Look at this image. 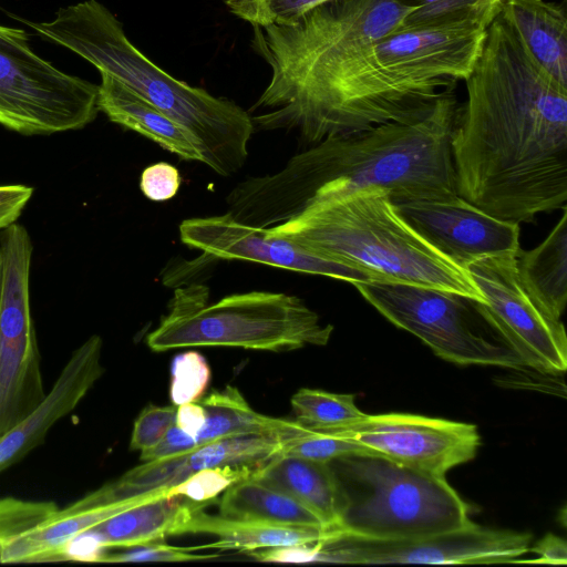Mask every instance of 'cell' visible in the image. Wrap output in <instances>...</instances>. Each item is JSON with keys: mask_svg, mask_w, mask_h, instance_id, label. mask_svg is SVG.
Here are the masks:
<instances>
[{"mask_svg": "<svg viewBox=\"0 0 567 567\" xmlns=\"http://www.w3.org/2000/svg\"><path fill=\"white\" fill-rule=\"evenodd\" d=\"M451 137L457 194L511 223L566 206L567 87L497 13Z\"/></svg>", "mask_w": 567, "mask_h": 567, "instance_id": "1", "label": "cell"}, {"mask_svg": "<svg viewBox=\"0 0 567 567\" xmlns=\"http://www.w3.org/2000/svg\"><path fill=\"white\" fill-rule=\"evenodd\" d=\"M485 35L478 20L400 28L318 71L270 79L258 120L310 144L404 120L468 76Z\"/></svg>", "mask_w": 567, "mask_h": 567, "instance_id": "2", "label": "cell"}, {"mask_svg": "<svg viewBox=\"0 0 567 567\" xmlns=\"http://www.w3.org/2000/svg\"><path fill=\"white\" fill-rule=\"evenodd\" d=\"M458 109L451 86L404 120L327 137L279 172L239 182L226 196V213L270 228L365 188L383 189L392 202L456 194L451 137Z\"/></svg>", "mask_w": 567, "mask_h": 567, "instance_id": "3", "label": "cell"}, {"mask_svg": "<svg viewBox=\"0 0 567 567\" xmlns=\"http://www.w3.org/2000/svg\"><path fill=\"white\" fill-rule=\"evenodd\" d=\"M42 38L62 45L152 103L196 141L204 162L229 176L248 155L254 133L250 114L235 102L177 80L146 58L123 24L97 0L60 8L48 22L24 21Z\"/></svg>", "mask_w": 567, "mask_h": 567, "instance_id": "4", "label": "cell"}, {"mask_svg": "<svg viewBox=\"0 0 567 567\" xmlns=\"http://www.w3.org/2000/svg\"><path fill=\"white\" fill-rule=\"evenodd\" d=\"M269 230L365 274L370 281L429 287L484 302L466 269L413 229L383 189L319 203Z\"/></svg>", "mask_w": 567, "mask_h": 567, "instance_id": "5", "label": "cell"}, {"mask_svg": "<svg viewBox=\"0 0 567 567\" xmlns=\"http://www.w3.org/2000/svg\"><path fill=\"white\" fill-rule=\"evenodd\" d=\"M199 284L177 288L168 312L146 337L155 352L188 347H233L272 352L326 346L333 326L297 296L249 291L208 302Z\"/></svg>", "mask_w": 567, "mask_h": 567, "instance_id": "6", "label": "cell"}, {"mask_svg": "<svg viewBox=\"0 0 567 567\" xmlns=\"http://www.w3.org/2000/svg\"><path fill=\"white\" fill-rule=\"evenodd\" d=\"M330 464L343 497L340 533L398 539L450 532L473 523L468 505L445 476L371 454H348Z\"/></svg>", "mask_w": 567, "mask_h": 567, "instance_id": "7", "label": "cell"}, {"mask_svg": "<svg viewBox=\"0 0 567 567\" xmlns=\"http://www.w3.org/2000/svg\"><path fill=\"white\" fill-rule=\"evenodd\" d=\"M413 10L403 0H328L289 24L252 25L251 48L271 78L302 75L400 29Z\"/></svg>", "mask_w": 567, "mask_h": 567, "instance_id": "8", "label": "cell"}, {"mask_svg": "<svg viewBox=\"0 0 567 567\" xmlns=\"http://www.w3.org/2000/svg\"><path fill=\"white\" fill-rule=\"evenodd\" d=\"M97 95L34 53L23 29L0 24V125L27 136L81 130L100 112Z\"/></svg>", "mask_w": 567, "mask_h": 567, "instance_id": "9", "label": "cell"}, {"mask_svg": "<svg viewBox=\"0 0 567 567\" xmlns=\"http://www.w3.org/2000/svg\"><path fill=\"white\" fill-rule=\"evenodd\" d=\"M361 296L398 328L421 339L437 357L461 365L519 370L520 359L476 324L474 302L443 290L398 282L358 281Z\"/></svg>", "mask_w": 567, "mask_h": 567, "instance_id": "10", "label": "cell"}, {"mask_svg": "<svg viewBox=\"0 0 567 567\" xmlns=\"http://www.w3.org/2000/svg\"><path fill=\"white\" fill-rule=\"evenodd\" d=\"M33 244L27 228L0 231V436L45 399L30 305Z\"/></svg>", "mask_w": 567, "mask_h": 567, "instance_id": "11", "label": "cell"}, {"mask_svg": "<svg viewBox=\"0 0 567 567\" xmlns=\"http://www.w3.org/2000/svg\"><path fill=\"white\" fill-rule=\"evenodd\" d=\"M167 489L121 497L111 482L65 507L51 501L2 497L0 563L64 560L71 543L81 534L128 508L166 496Z\"/></svg>", "mask_w": 567, "mask_h": 567, "instance_id": "12", "label": "cell"}, {"mask_svg": "<svg viewBox=\"0 0 567 567\" xmlns=\"http://www.w3.org/2000/svg\"><path fill=\"white\" fill-rule=\"evenodd\" d=\"M516 254L485 257L465 267L484 302L474 306L524 367L557 374L567 368V338L561 320L548 316L519 279Z\"/></svg>", "mask_w": 567, "mask_h": 567, "instance_id": "13", "label": "cell"}, {"mask_svg": "<svg viewBox=\"0 0 567 567\" xmlns=\"http://www.w3.org/2000/svg\"><path fill=\"white\" fill-rule=\"evenodd\" d=\"M530 535L466 527L410 538L378 539L347 533L316 543L311 561L334 564H498L518 563Z\"/></svg>", "mask_w": 567, "mask_h": 567, "instance_id": "14", "label": "cell"}, {"mask_svg": "<svg viewBox=\"0 0 567 567\" xmlns=\"http://www.w3.org/2000/svg\"><path fill=\"white\" fill-rule=\"evenodd\" d=\"M324 432L354 442L368 454L439 476L473 460L481 442L474 424L409 413L364 414Z\"/></svg>", "mask_w": 567, "mask_h": 567, "instance_id": "15", "label": "cell"}, {"mask_svg": "<svg viewBox=\"0 0 567 567\" xmlns=\"http://www.w3.org/2000/svg\"><path fill=\"white\" fill-rule=\"evenodd\" d=\"M392 203L413 229L464 269L519 249L518 224L488 215L457 193Z\"/></svg>", "mask_w": 567, "mask_h": 567, "instance_id": "16", "label": "cell"}, {"mask_svg": "<svg viewBox=\"0 0 567 567\" xmlns=\"http://www.w3.org/2000/svg\"><path fill=\"white\" fill-rule=\"evenodd\" d=\"M178 229L184 245L208 257L258 262L351 284L370 281L357 269L322 258L269 228L243 224L227 213L185 219Z\"/></svg>", "mask_w": 567, "mask_h": 567, "instance_id": "17", "label": "cell"}, {"mask_svg": "<svg viewBox=\"0 0 567 567\" xmlns=\"http://www.w3.org/2000/svg\"><path fill=\"white\" fill-rule=\"evenodd\" d=\"M103 340L93 334L79 346L62 368L42 403L0 436V474L44 442L49 431L73 412L104 373Z\"/></svg>", "mask_w": 567, "mask_h": 567, "instance_id": "18", "label": "cell"}, {"mask_svg": "<svg viewBox=\"0 0 567 567\" xmlns=\"http://www.w3.org/2000/svg\"><path fill=\"white\" fill-rule=\"evenodd\" d=\"M251 477L299 502L328 529L339 530L343 497L330 462L276 455L259 465Z\"/></svg>", "mask_w": 567, "mask_h": 567, "instance_id": "19", "label": "cell"}, {"mask_svg": "<svg viewBox=\"0 0 567 567\" xmlns=\"http://www.w3.org/2000/svg\"><path fill=\"white\" fill-rule=\"evenodd\" d=\"M97 106L110 121L153 141L184 161L203 163L193 136L152 103L113 76L101 73Z\"/></svg>", "mask_w": 567, "mask_h": 567, "instance_id": "20", "label": "cell"}, {"mask_svg": "<svg viewBox=\"0 0 567 567\" xmlns=\"http://www.w3.org/2000/svg\"><path fill=\"white\" fill-rule=\"evenodd\" d=\"M537 63L567 87V18L545 0H504L498 12Z\"/></svg>", "mask_w": 567, "mask_h": 567, "instance_id": "21", "label": "cell"}, {"mask_svg": "<svg viewBox=\"0 0 567 567\" xmlns=\"http://www.w3.org/2000/svg\"><path fill=\"white\" fill-rule=\"evenodd\" d=\"M205 507L194 511L181 528V534L203 533L218 538L212 544L203 545V548L250 551L268 547L316 544L340 533L321 527L276 525L216 516L206 514Z\"/></svg>", "mask_w": 567, "mask_h": 567, "instance_id": "22", "label": "cell"}, {"mask_svg": "<svg viewBox=\"0 0 567 567\" xmlns=\"http://www.w3.org/2000/svg\"><path fill=\"white\" fill-rule=\"evenodd\" d=\"M210 502L161 496L112 516L90 530L105 549L148 545L181 534L189 515Z\"/></svg>", "mask_w": 567, "mask_h": 567, "instance_id": "23", "label": "cell"}, {"mask_svg": "<svg viewBox=\"0 0 567 567\" xmlns=\"http://www.w3.org/2000/svg\"><path fill=\"white\" fill-rule=\"evenodd\" d=\"M534 249H518L516 268L534 301L551 318L560 320L567 302V209Z\"/></svg>", "mask_w": 567, "mask_h": 567, "instance_id": "24", "label": "cell"}, {"mask_svg": "<svg viewBox=\"0 0 567 567\" xmlns=\"http://www.w3.org/2000/svg\"><path fill=\"white\" fill-rule=\"evenodd\" d=\"M206 420L195 436L197 447L209 442L239 435H272L288 439L309 429L297 421L276 419L257 413L239 390L227 385L198 401Z\"/></svg>", "mask_w": 567, "mask_h": 567, "instance_id": "25", "label": "cell"}, {"mask_svg": "<svg viewBox=\"0 0 567 567\" xmlns=\"http://www.w3.org/2000/svg\"><path fill=\"white\" fill-rule=\"evenodd\" d=\"M218 504L219 515L225 517L328 529L299 502L252 477L229 486Z\"/></svg>", "mask_w": 567, "mask_h": 567, "instance_id": "26", "label": "cell"}, {"mask_svg": "<svg viewBox=\"0 0 567 567\" xmlns=\"http://www.w3.org/2000/svg\"><path fill=\"white\" fill-rule=\"evenodd\" d=\"M282 439L272 435L229 436L171 456L176 484L193 473L221 465H259L276 456Z\"/></svg>", "mask_w": 567, "mask_h": 567, "instance_id": "27", "label": "cell"}, {"mask_svg": "<svg viewBox=\"0 0 567 567\" xmlns=\"http://www.w3.org/2000/svg\"><path fill=\"white\" fill-rule=\"evenodd\" d=\"M354 399L353 394L303 388L291 396L290 403L297 422L311 430L327 431L355 422L365 414Z\"/></svg>", "mask_w": 567, "mask_h": 567, "instance_id": "28", "label": "cell"}, {"mask_svg": "<svg viewBox=\"0 0 567 567\" xmlns=\"http://www.w3.org/2000/svg\"><path fill=\"white\" fill-rule=\"evenodd\" d=\"M414 10L401 28H423L465 20H493L499 12V0H403Z\"/></svg>", "mask_w": 567, "mask_h": 567, "instance_id": "29", "label": "cell"}, {"mask_svg": "<svg viewBox=\"0 0 567 567\" xmlns=\"http://www.w3.org/2000/svg\"><path fill=\"white\" fill-rule=\"evenodd\" d=\"M261 465V464H259ZM259 465H221L204 468L169 487L166 497L184 496L195 502H210L233 484L249 478Z\"/></svg>", "mask_w": 567, "mask_h": 567, "instance_id": "30", "label": "cell"}, {"mask_svg": "<svg viewBox=\"0 0 567 567\" xmlns=\"http://www.w3.org/2000/svg\"><path fill=\"white\" fill-rule=\"evenodd\" d=\"M348 454H368L354 442L337 434L308 431L292 437L282 440L279 456H295L319 462L332 460Z\"/></svg>", "mask_w": 567, "mask_h": 567, "instance_id": "31", "label": "cell"}, {"mask_svg": "<svg viewBox=\"0 0 567 567\" xmlns=\"http://www.w3.org/2000/svg\"><path fill=\"white\" fill-rule=\"evenodd\" d=\"M328 0H225L228 10L251 25L289 24Z\"/></svg>", "mask_w": 567, "mask_h": 567, "instance_id": "32", "label": "cell"}, {"mask_svg": "<svg viewBox=\"0 0 567 567\" xmlns=\"http://www.w3.org/2000/svg\"><path fill=\"white\" fill-rule=\"evenodd\" d=\"M210 381V368L197 351L179 353L172 361L169 396L174 405L198 402Z\"/></svg>", "mask_w": 567, "mask_h": 567, "instance_id": "33", "label": "cell"}, {"mask_svg": "<svg viewBox=\"0 0 567 567\" xmlns=\"http://www.w3.org/2000/svg\"><path fill=\"white\" fill-rule=\"evenodd\" d=\"M176 405H147L134 422L130 451L144 452L157 445L176 420Z\"/></svg>", "mask_w": 567, "mask_h": 567, "instance_id": "34", "label": "cell"}, {"mask_svg": "<svg viewBox=\"0 0 567 567\" xmlns=\"http://www.w3.org/2000/svg\"><path fill=\"white\" fill-rule=\"evenodd\" d=\"M134 549L103 555L102 563H143V561H192L200 559L216 558L218 554H194L193 550L203 549L202 546L179 547L167 544L153 543L143 546L133 547Z\"/></svg>", "mask_w": 567, "mask_h": 567, "instance_id": "35", "label": "cell"}, {"mask_svg": "<svg viewBox=\"0 0 567 567\" xmlns=\"http://www.w3.org/2000/svg\"><path fill=\"white\" fill-rule=\"evenodd\" d=\"M181 183V174L174 165L158 162L144 168L140 188L147 199L165 202L176 195Z\"/></svg>", "mask_w": 567, "mask_h": 567, "instance_id": "36", "label": "cell"}, {"mask_svg": "<svg viewBox=\"0 0 567 567\" xmlns=\"http://www.w3.org/2000/svg\"><path fill=\"white\" fill-rule=\"evenodd\" d=\"M33 190L32 187L20 184L0 186V230L17 221Z\"/></svg>", "mask_w": 567, "mask_h": 567, "instance_id": "37", "label": "cell"}, {"mask_svg": "<svg viewBox=\"0 0 567 567\" xmlns=\"http://www.w3.org/2000/svg\"><path fill=\"white\" fill-rule=\"evenodd\" d=\"M197 447L195 437L182 431L175 423L163 440L151 450L141 452L143 462L154 461L186 453Z\"/></svg>", "mask_w": 567, "mask_h": 567, "instance_id": "38", "label": "cell"}, {"mask_svg": "<svg viewBox=\"0 0 567 567\" xmlns=\"http://www.w3.org/2000/svg\"><path fill=\"white\" fill-rule=\"evenodd\" d=\"M530 551L537 554L539 557L528 563L555 564L566 565L567 563V545L566 542L553 534H547L534 547L529 548Z\"/></svg>", "mask_w": 567, "mask_h": 567, "instance_id": "39", "label": "cell"}, {"mask_svg": "<svg viewBox=\"0 0 567 567\" xmlns=\"http://www.w3.org/2000/svg\"><path fill=\"white\" fill-rule=\"evenodd\" d=\"M206 414L199 402L178 405L175 424L185 433L195 437L205 424Z\"/></svg>", "mask_w": 567, "mask_h": 567, "instance_id": "40", "label": "cell"}, {"mask_svg": "<svg viewBox=\"0 0 567 567\" xmlns=\"http://www.w3.org/2000/svg\"><path fill=\"white\" fill-rule=\"evenodd\" d=\"M0 280H1V261H0Z\"/></svg>", "mask_w": 567, "mask_h": 567, "instance_id": "41", "label": "cell"}, {"mask_svg": "<svg viewBox=\"0 0 567 567\" xmlns=\"http://www.w3.org/2000/svg\"><path fill=\"white\" fill-rule=\"evenodd\" d=\"M499 1H501V3H503L504 0H499Z\"/></svg>", "mask_w": 567, "mask_h": 567, "instance_id": "42", "label": "cell"}]
</instances>
